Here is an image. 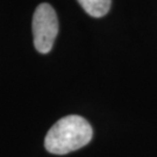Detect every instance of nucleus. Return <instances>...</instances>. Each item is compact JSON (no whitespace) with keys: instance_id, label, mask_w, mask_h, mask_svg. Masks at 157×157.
Here are the masks:
<instances>
[{"instance_id":"f03ea898","label":"nucleus","mask_w":157,"mask_h":157,"mask_svg":"<svg viewBox=\"0 0 157 157\" xmlns=\"http://www.w3.org/2000/svg\"><path fill=\"white\" fill-rule=\"evenodd\" d=\"M58 34V20L55 10L49 4H40L33 17L34 47L40 54L52 49Z\"/></svg>"},{"instance_id":"7ed1b4c3","label":"nucleus","mask_w":157,"mask_h":157,"mask_svg":"<svg viewBox=\"0 0 157 157\" xmlns=\"http://www.w3.org/2000/svg\"><path fill=\"white\" fill-rule=\"evenodd\" d=\"M77 1L83 7V10L93 17H102L104 15H106L112 4V0H77Z\"/></svg>"},{"instance_id":"f257e3e1","label":"nucleus","mask_w":157,"mask_h":157,"mask_svg":"<svg viewBox=\"0 0 157 157\" xmlns=\"http://www.w3.org/2000/svg\"><path fill=\"white\" fill-rule=\"evenodd\" d=\"M91 124L79 115H67L58 120L44 139L45 149L55 155H65L85 147L92 140Z\"/></svg>"}]
</instances>
